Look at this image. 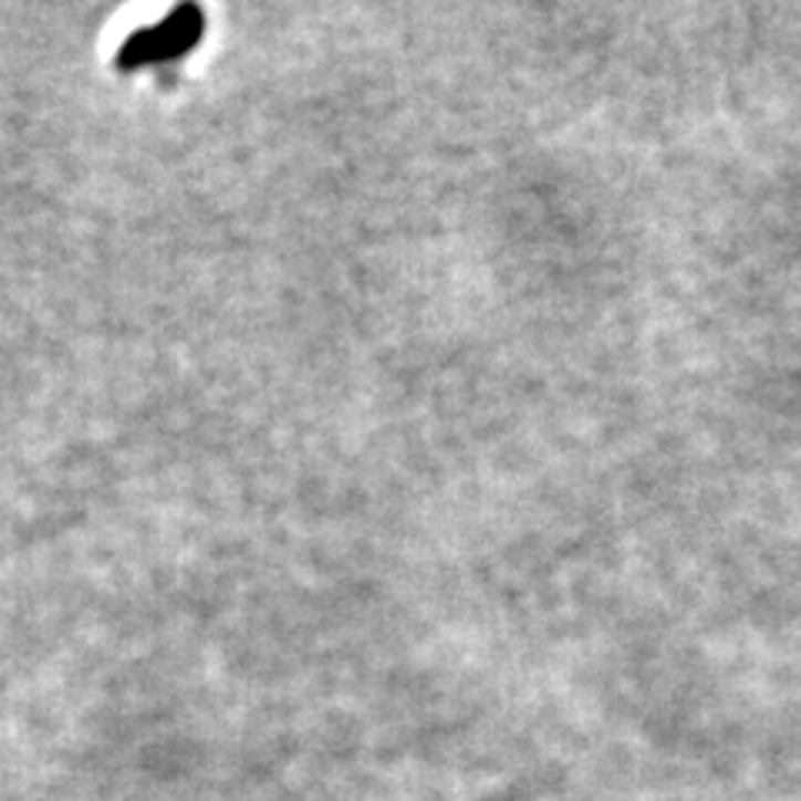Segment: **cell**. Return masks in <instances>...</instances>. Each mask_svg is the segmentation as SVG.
Wrapping results in <instances>:
<instances>
[{
    "label": "cell",
    "instance_id": "cell-1",
    "mask_svg": "<svg viewBox=\"0 0 801 801\" xmlns=\"http://www.w3.org/2000/svg\"><path fill=\"white\" fill-rule=\"evenodd\" d=\"M200 28H205V18H200L197 8H177L164 21L131 34L121 44V51H117V67L121 71H137V67H147V64H160V61L180 58V54H187L197 44Z\"/></svg>",
    "mask_w": 801,
    "mask_h": 801
}]
</instances>
